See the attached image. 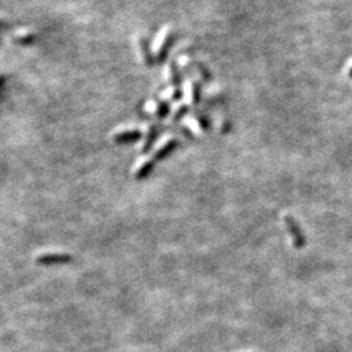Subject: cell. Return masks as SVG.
Returning a JSON list of instances; mask_svg holds the SVG:
<instances>
[{
	"instance_id": "6da1fadb",
	"label": "cell",
	"mask_w": 352,
	"mask_h": 352,
	"mask_svg": "<svg viewBox=\"0 0 352 352\" xmlns=\"http://www.w3.org/2000/svg\"><path fill=\"white\" fill-rule=\"evenodd\" d=\"M174 41L175 32L171 25H164L158 30L151 42V51L156 61H163L166 59L168 51L174 45Z\"/></svg>"
},
{
	"instance_id": "7a4b0ae2",
	"label": "cell",
	"mask_w": 352,
	"mask_h": 352,
	"mask_svg": "<svg viewBox=\"0 0 352 352\" xmlns=\"http://www.w3.org/2000/svg\"><path fill=\"white\" fill-rule=\"evenodd\" d=\"M183 125L196 137H201L209 131L210 120L203 111H196L195 114L188 115L183 119Z\"/></svg>"
},
{
	"instance_id": "3957f363",
	"label": "cell",
	"mask_w": 352,
	"mask_h": 352,
	"mask_svg": "<svg viewBox=\"0 0 352 352\" xmlns=\"http://www.w3.org/2000/svg\"><path fill=\"white\" fill-rule=\"evenodd\" d=\"M143 136V128H140L139 125L127 123V124H120L115 127L111 132V140L116 144L132 143L136 140L141 139Z\"/></svg>"
},
{
	"instance_id": "277c9868",
	"label": "cell",
	"mask_w": 352,
	"mask_h": 352,
	"mask_svg": "<svg viewBox=\"0 0 352 352\" xmlns=\"http://www.w3.org/2000/svg\"><path fill=\"white\" fill-rule=\"evenodd\" d=\"M182 97L184 100L183 102L188 107H195L199 104L202 98V92H201V85L197 78H188L183 82Z\"/></svg>"
},
{
	"instance_id": "5b68a950",
	"label": "cell",
	"mask_w": 352,
	"mask_h": 352,
	"mask_svg": "<svg viewBox=\"0 0 352 352\" xmlns=\"http://www.w3.org/2000/svg\"><path fill=\"white\" fill-rule=\"evenodd\" d=\"M179 145V139L175 135H164L160 137L153 146V158L155 160H160L170 155L176 146Z\"/></svg>"
},
{
	"instance_id": "8992f818",
	"label": "cell",
	"mask_w": 352,
	"mask_h": 352,
	"mask_svg": "<svg viewBox=\"0 0 352 352\" xmlns=\"http://www.w3.org/2000/svg\"><path fill=\"white\" fill-rule=\"evenodd\" d=\"M156 136H158V125L153 121L146 123L143 128V136L140 139L139 148L141 153H146L148 150L153 148L154 144L156 143Z\"/></svg>"
},
{
	"instance_id": "52a82bcc",
	"label": "cell",
	"mask_w": 352,
	"mask_h": 352,
	"mask_svg": "<svg viewBox=\"0 0 352 352\" xmlns=\"http://www.w3.org/2000/svg\"><path fill=\"white\" fill-rule=\"evenodd\" d=\"M144 110H145L146 114L150 115L154 119H163L170 114V107H168L167 102H164L160 98L159 100L148 101L144 106Z\"/></svg>"
},
{
	"instance_id": "ba28073f",
	"label": "cell",
	"mask_w": 352,
	"mask_h": 352,
	"mask_svg": "<svg viewBox=\"0 0 352 352\" xmlns=\"http://www.w3.org/2000/svg\"><path fill=\"white\" fill-rule=\"evenodd\" d=\"M156 160L154 159L153 155L151 156H146L143 155L137 160V163L135 164L133 167V175H135L136 179H144L146 176H149L150 172L153 171L154 164H155Z\"/></svg>"
},
{
	"instance_id": "9c48e42d",
	"label": "cell",
	"mask_w": 352,
	"mask_h": 352,
	"mask_svg": "<svg viewBox=\"0 0 352 352\" xmlns=\"http://www.w3.org/2000/svg\"><path fill=\"white\" fill-rule=\"evenodd\" d=\"M285 222L286 227H287L288 232L291 235L294 246H295L296 248H302L304 244H305V238H304V234L302 232V228H300V226L298 224V222L292 217H286Z\"/></svg>"
},
{
	"instance_id": "30bf717a",
	"label": "cell",
	"mask_w": 352,
	"mask_h": 352,
	"mask_svg": "<svg viewBox=\"0 0 352 352\" xmlns=\"http://www.w3.org/2000/svg\"><path fill=\"white\" fill-rule=\"evenodd\" d=\"M163 80L167 85H178L182 81V69L176 63L171 61L163 68Z\"/></svg>"
},
{
	"instance_id": "8fae6325",
	"label": "cell",
	"mask_w": 352,
	"mask_h": 352,
	"mask_svg": "<svg viewBox=\"0 0 352 352\" xmlns=\"http://www.w3.org/2000/svg\"><path fill=\"white\" fill-rule=\"evenodd\" d=\"M137 52L140 55V59L143 61L144 64L146 65H151L155 61L153 56V51H151V45L148 43L145 38H139L137 41Z\"/></svg>"
},
{
	"instance_id": "7c38bea8",
	"label": "cell",
	"mask_w": 352,
	"mask_h": 352,
	"mask_svg": "<svg viewBox=\"0 0 352 352\" xmlns=\"http://www.w3.org/2000/svg\"><path fill=\"white\" fill-rule=\"evenodd\" d=\"M72 260L71 256L64 254V253H49L43 254L37 258V262L41 265H60V263H67Z\"/></svg>"
},
{
	"instance_id": "4fadbf2b",
	"label": "cell",
	"mask_w": 352,
	"mask_h": 352,
	"mask_svg": "<svg viewBox=\"0 0 352 352\" xmlns=\"http://www.w3.org/2000/svg\"><path fill=\"white\" fill-rule=\"evenodd\" d=\"M202 98L206 104H217L223 101L224 93L219 86H210L202 93Z\"/></svg>"
},
{
	"instance_id": "5bb4252c",
	"label": "cell",
	"mask_w": 352,
	"mask_h": 352,
	"mask_svg": "<svg viewBox=\"0 0 352 352\" xmlns=\"http://www.w3.org/2000/svg\"><path fill=\"white\" fill-rule=\"evenodd\" d=\"M213 125L219 133H227L230 131L231 123H230L227 115L223 114V112H217L213 119Z\"/></svg>"
},
{
	"instance_id": "9a60e30c",
	"label": "cell",
	"mask_w": 352,
	"mask_h": 352,
	"mask_svg": "<svg viewBox=\"0 0 352 352\" xmlns=\"http://www.w3.org/2000/svg\"><path fill=\"white\" fill-rule=\"evenodd\" d=\"M13 39L17 43L28 45V43L33 42L36 39V33L30 30V29H17L13 33Z\"/></svg>"
},
{
	"instance_id": "2e32d148",
	"label": "cell",
	"mask_w": 352,
	"mask_h": 352,
	"mask_svg": "<svg viewBox=\"0 0 352 352\" xmlns=\"http://www.w3.org/2000/svg\"><path fill=\"white\" fill-rule=\"evenodd\" d=\"M182 96V90L178 85H168L163 92L160 93V100L164 102H178V98Z\"/></svg>"
},
{
	"instance_id": "e0dca14e",
	"label": "cell",
	"mask_w": 352,
	"mask_h": 352,
	"mask_svg": "<svg viewBox=\"0 0 352 352\" xmlns=\"http://www.w3.org/2000/svg\"><path fill=\"white\" fill-rule=\"evenodd\" d=\"M188 106L184 103V102H175L174 106L170 108V114H168V120L171 123H175L178 121L180 117L184 116L185 111H187Z\"/></svg>"
}]
</instances>
